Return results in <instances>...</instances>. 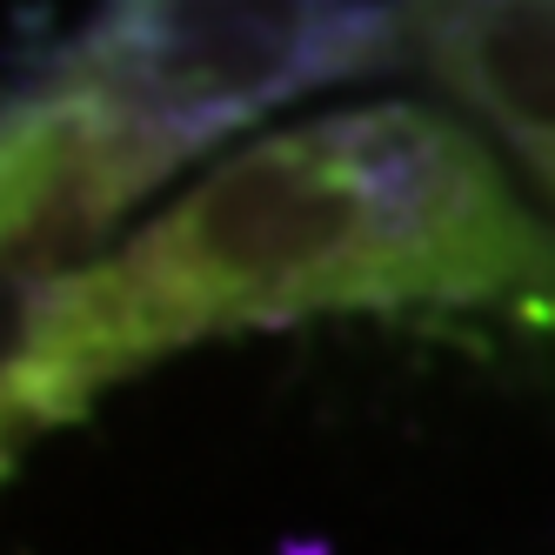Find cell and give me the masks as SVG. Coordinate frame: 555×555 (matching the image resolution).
Segmentation results:
<instances>
[{
    "instance_id": "1",
    "label": "cell",
    "mask_w": 555,
    "mask_h": 555,
    "mask_svg": "<svg viewBox=\"0 0 555 555\" xmlns=\"http://www.w3.org/2000/svg\"><path fill=\"white\" fill-rule=\"evenodd\" d=\"M542 288H555V242L428 107L268 134L121 255L27 301L0 341V475L101 388L202 335L348 308H535Z\"/></svg>"
},
{
    "instance_id": "2",
    "label": "cell",
    "mask_w": 555,
    "mask_h": 555,
    "mask_svg": "<svg viewBox=\"0 0 555 555\" xmlns=\"http://www.w3.org/2000/svg\"><path fill=\"white\" fill-rule=\"evenodd\" d=\"M402 0H114L74 54L128 121L188 162L228 128L362 67Z\"/></svg>"
},
{
    "instance_id": "3",
    "label": "cell",
    "mask_w": 555,
    "mask_h": 555,
    "mask_svg": "<svg viewBox=\"0 0 555 555\" xmlns=\"http://www.w3.org/2000/svg\"><path fill=\"white\" fill-rule=\"evenodd\" d=\"M175 162L94 81H61L0 121V295L48 274L61 248L107 228Z\"/></svg>"
},
{
    "instance_id": "4",
    "label": "cell",
    "mask_w": 555,
    "mask_h": 555,
    "mask_svg": "<svg viewBox=\"0 0 555 555\" xmlns=\"http://www.w3.org/2000/svg\"><path fill=\"white\" fill-rule=\"evenodd\" d=\"M442 81L555 188V0H402Z\"/></svg>"
}]
</instances>
